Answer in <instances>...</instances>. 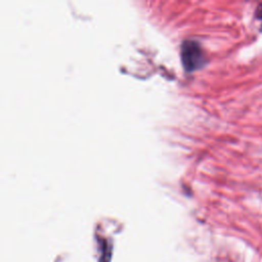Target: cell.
Returning <instances> with one entry per match:
<instances>
[{"mask_svg": "<svg viewBox=\"0 0 262 262\" xmlns=\"http://www.w3.org/2000/svg\"><path fill=\"white\" fill-rule=\"evenodd\" d=\"M181 58L184 68L189 72L201 68L205 62L202 47L195 41H186L182 44Z\"/></svg>", "mask_w": 262, "mask_h": 262, "instance_id": "6da1fadb", "label": "cell"}, {"mask_svg": "<svg viewBox=\"0 0 262 262\" xmlns=\"http://www.w3.org/2000/svg\"><path fill=\"white\" fill-rule=\"evenodd\" d=\"M255 15H256V18L259 20L260 23V29L262 31V4H260L257 9H256V12H255Z\"/></svg>", "mask_w": 262, "mask_h": 262, "instance_id": "7a4b0ae2", "label": "cell"}]
</instances>
